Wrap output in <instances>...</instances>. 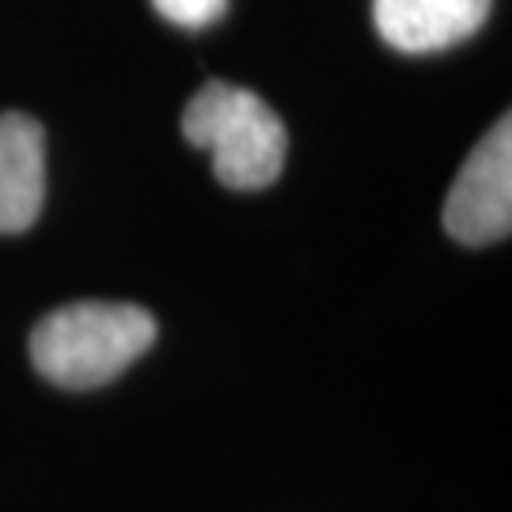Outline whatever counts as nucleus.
Returning <instances> with one entry per match:
<instances>
[{"instance_id": "3", "label": "nucleus", "mask_w": 512, "mask_h": 512, "mask_svg": "<svg viewBox=\"0 0 512 512\" xmlns=\"http://www.w3.org/2000/svg\"><path fill=\"white\" fill-rule=\"evenodd\" d=\"M444 228L456 243L490 247L512 228V122L509 114L463 160L444 202Z\"/></svg>"}, {"instance_id": "4", "label": "nucleus", "mask_w": 512, "mask_h": 512, "mask_svg": "<svg viewBox=\"0 0 512 512\" xmlns=\"http://www.w3.org/2000/svg\"><path fill=\"white\" fill-rule=\"evenodd\" d=\"M494 0H372L376 31L399 54H437L486 23Z\"/></svg>"}, {"instance_id": "6", "label": "nucleus", "mask_w": 512, "mask_h": 512, "mask_svg": "<svg viewBox=\"0 0 512 512\" xmlns=\"http://www.w3.org/2000/svg\"><path fill=\"white\" fill-rule=\"evenodd\" d=\"M152 4L175 27H190V31L209 27V23H217L228 12V0H152Z\"/></svg>"}, {"instance_id": "1", "label": "nucleus", "mask_w": 512, "mask_h": 512, "mask_svg": "<svg viewBox=\"0 0 512 512\" xmlns=\"http://www.w3.org/2000/svg\"><path fill=\"white\" fill-rule=\"evenodd\" d=\"M156 342L152 311L110 300H76L31 330V361L65 391H92L118 380Z\"/></svg>"}, {"instance_id": "2", "label": "nucleus", "mask_w": 512, "mask_h": 512, "mask_svg": "<svg viewBox=\"0 0 512 512\" xmlns=\"http://www.w3.org/2000/svg\"><path fill=\"white\" fill-rule=\"evenodd\" d=\"M183 137L209 152L213 175L228 190H266L285 167L289 133L262 95L209 80L183 110Z\"/></svg>"}, {"instance_id": "5", "label": "nucleus", "mask_w": 512, "mask_h": 512, "mask_svg": "<svg viewBox=\"0 0 512 512\" xmlns=\"http://www.w3.org/2000/svg\"><path fill=\"white\" fill-rule=\"evenodd\" d=\"M46 202V133L31 114H0V236L27 232Z\"/></svg>"}]
</instances>
